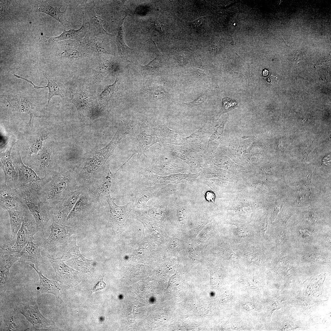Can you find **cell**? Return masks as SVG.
<instances>
[{"label": "cell", "mask_w": 331, "mask_h": 331, "mask_svg": "<svg viewBox=\"0 0 331 331\" xmlns=\"http://www.w3.org/2000/svg\"><path fill=\"white\" fill-rule=\"evenodd\" d=\"M74 173V168H67L56 171L48 178L43 177L41 185L37 192L40 200L51 208L75 190Z\"/></svg>", "instance_id": "1"}, {"label": "cell", "mask_w": 331, "mask_h": 331, "mask_svg": "<svg viewBox=\"0 0 331 331\" xmlns=\"http://www.w3.org/2000/svg\"><path fill=\"white\" fill-rule=\"evenodd\" d=\"M17 189L40 230L45 235V228L51 225L53 219L51 208L40 200L36 191L29 188Z\"/></svg>", "instance_id": "2"}, {"label": "cell", "mask_w": 331, "mask_h": 331, "mask_svg": "<svg viewBox=\"0 0 331 331\" xmlns=\"http://www.w3.org/2000/svg\"><path fill=\"white\" fill-rule=\"evenodd\" d=\"M24 216L21 227L17 234L16 243L7 248L10 250L20 253L29 242L35 239L34 236L40 230L27 206L23 210Z\"/></svg>", "instance_id": "3"}, {"label": "cell", "mask_w": 331, "mask_h": 331, "mask_svg": "<svg viewBox=\"0 0 331 331\" xmlns=\"http://www.w3.org/2000/svg\"><path fill=\"white\" fill-rule=\"evenodd\" d=\"M12 160L18 171L17 189L29 188L37 192L41 185L43 178L40 177L32 168L23 163L18 150L13 156Z\"/></svg>", "instance_id": "4"}, {"label": "cell", "mask_w": 331, "mask_h": 331, "mask_svg": "<svg viewBox=\"0 0 331 331\" xmlns=\"http://www.w3.org/2000/svg\"><path fill=\"white\" fill-rule=\"evenodd\" d=\"M0 98L6 100L11 108L16 112L29 114L30 119L29 124H31L33 116L41 117L44 115L43 109L31 102L28 97L23 93L15 95L1 94Z\"/></svg>", "instance_id": "5"}, {"label": "cell", "mask_w": 331, "mask_h": 331, "mask_svg": "<svg viewBox=\"0 0 331 331\" xmlns=\"http://www.w3.org/2000/svg\"><path fill=\"white\" fill-rule=\"evenodd\" d=\"M132 139L133 154L128 160L136 153L139 158L142 154L147 157L145 154L146 150L158 142L153 130H151L149 127L144 124L134 128Z\"/></svg>", "instance_id": "6"}, {"label": "cell", "mask_w": 331, "mask_h": 331, "mask_svg": "<svg viewBox=\"0 0 331 331\" xmlns=\"http://www.w3.org/2000/svg\"><path fill=\"white\" fill-rule=\"evenodd\" d=\"M105 196L109 208L108 226L112 228L116 233H120L125 220L135 207V204L130 202L124 206H118L114 202L116 199L111 197L110 194Z\"/></svg>", "instance_id": "7"}, {"label": "cell", "mask_w": 331, "mask_h": 331, "mask_svg": "<svg viewBox=\"0 0 331 331\" xmlns=\"http://www.w3.org/2000/svg\"><path fill=\"white\" fill-rule=\"evenodd\" d=\"M50 234L46 238L43 243L45 249L48 251H53L59 246L65 244L69 238L75 233V228L67 226L64 224L56 221L53 218L49 226Z\"/></svg>", "instance_id": "8"}, {"label": "cell", "mask_w": 331, "mask_h": 331, "mask_svg": "<svg viewBox=\"0 0 331 331\" xmlns=\"http://www.w3.org/2000/svg\"><path fill=\"white\" fill-rule=\"evenodd\" d=\"M16 142L13 139H9L5 149L0 153V166L5 174V184L17 189L18 171L13 163L11 154L12 147Z\"/></svg>", "instance_id": "9"}, {"label": "cell", "mask_w": 331, "mask_h": 331, "mask_svg": "<svg viewBox=\"0 0 331 331\" xmlns=\"http://www.w3.org/2000/svg\"><path fill=\"white\" fill-rule=\"evenodd\" d=\"M15 311L24 316L34 328L36 325H40L45 327L54 324L53 321L45 318L41 314L36 301L32 297L27 303L17 304Z\"/></svg>", "instance_id": "10"}, {"label": "cell", "mask_w": 331, "mask_h": 331, "mask_svg": "<svg viewBox=\"0 0 331 331\" xmlns=\"http://www.w3.org/2000/svg\"><path fill=\"white\" fill-rule=\"evenodd\" d=\"M82 192L81 189L70 192L51 208L53 218L56 221L62 224L66 223L69 214Z\"/></svg>", "instance_id": "11"}, {"label": "cell", "mask_w": 331, "mask_h": 331, "mask_svg": "<svg viewBox=\"0 0 331 331\" xmlns=\"http://www.w3.org/2000/svg\"><path fill=\"white\" fill-rule=\"evenodd\" d=\"M0 207L6 209L22 210L26 205L17 189L13 188L5 183H1Z\"/></svg>", "instance_id": "12"}, {"label": "cell", "mask_w": 331, "mask_h": 331, "mask_svg": "<svg viewBox=\"0 0 331 331\" xmlns=\"http://www.w3.org/2000/svg\"><path fill=\"white\" fill-rule=\"evenodd\" d=\"M211 127L208 121L201 128L189 136L184 138L183 146L197 152L204 151L211 134Z\"/></svg>", "instance_id": "13"}, {"label": "cell", "mask_w": 331, "mask_h": 331, "mask_svg": "<svg viewBox=\"0 0 331 331\" xmlns=\"http://www.w3.org/2000/svg\"><path fill=\"white\" fill-rule=\"evenodd\" d=\"M83 14V22L80 29L77 30L70 29L68 30L65 29L62 33L56 37L42 36L39 38L40 41L48 44H53L63 40H74L78 41L83 38L89 32V29L88 21H87L85 15Z\"/></svg>", "instance_id": "14"}, {"label": "cell", "mask_w": 331, "mask_h": 331, "mask_svg": "<svg viewBox=\"0 0 331 331\" xmlns=\"http://www.w3.org/2000/svg\"><path fill=\"white\" fill-rule=\"evenodd\" d=\"M86 11L84 13L89 18V32L95 36L106 35L112 36H113L108 32L104 29L102 23L103 21L100 16L97 14L95 10V3L93 1H85L83 2Z\"/></svg>", "instance_id": "15"}, {"label": "cell", "mask_w": 331, "mask_h": 331, "mask_svg": "<svg viewBox=\"0 0 331 331\" xmlns=\"http://www.w3.org/2000/svg\"><path fill=\"white\" fill-rule=\"evenodd\" d=\"M158 142L161 144L183 146V135L178 130H172L164 125H158L153 129Z\"/></svg>", "instance_id": "16"}, {"label": "cell", "mask_w": 331, "mask_h": 331, "mask_svg": "<svg viewBox=\"0 0 331 331\" xmlns=\"http://www.w3.org/2000/svg\"><path fill=\"white\" fill-rule=\"evenodd\" d=\"M47 257L54 270L58 281L67 284L75 278L77 272L64 263L65 260L63 256L54 258L48 255Z\"/></svg>", "instance_id": "17"}, {"label": "cell", "mask_w": 331, "mask_h": 331, "mask_svg": "<svg viewBox=\"0 0 331 331\" xmlns=\"http://www.w3.org/2000/svg\"><path fill=\"white\" fill-rule=\"evenodd\" d=\"M36 272L38 275L40 283L37 289L38 293L41 294L44 293H49L53 294L56 299V306H58L63 302L59 293V291L61 287L58 282L56 281L48 279L45 277L42 272L38 271L36 268L34 264L28 263Z\"/></svg>", "instance_id": "18"}, {"label": "cell", "mask_w": 331, "mask_h": 331, "mask_svg": "<svg viewBox=\"0 0 331 331\" xmlns=\"http://www.w3.org/2000/svg\"><path fill=\"white\" fill-rule=\"evenodd\" d=\"M0 285L4 284L7 279L10 270L21 257L20 252H13L8 248L0 247Z\"/></svg>", "instance_id": "19"}, {"label": "cell", "mask_w": 331, "mask_h": 331, "mask_svg": "<svg viewBox=\"0 0 331 331\" xmlns=\"http://www.w3.org/2000/svg\"><path fill=\"white\" fill-rule=\"evenodd\" d=\"M103 35L95 36L89 32L84 38L78 41L86 53L108 52V49L102 38Z\"/></svg>", "instance_id": "20"}, {"label": "cell", "mask_w": 331, "mask_h": 331, "mask_svg": "<svg viewBox=\"0 0 331 331\" xmlns=\"http://www.w3.org/2000/svg\"><path fill=\"white\" fill-rule=\"evenodd\" d=\"M62 256L65 261L73 264L75 263L80 266L82 269V268L84 271L89 270L90 267L91 260L86 259L82 255L79 246L76 244V239L68 245Z\"/></svg>", "instance_id": "21"}, {"label": "cell", "mask_w": 331, "mask_h": 331, "mask_svg": "<svg viewBox=\"0 0 331 331\" xmlns=\"http://www.w3.org/2000/svg\"><path fill=\"white\" fill-rule=\"evenodd\" d=\"M41 246L40 244L29 242L20 252L21 257L19 261L25 264L33 263L38 267L44 262L40 252Z\"/></svg>", "instance_id": "22"}, {"label": "cell", "mask_w": 331, "mask_h": 331, "mask_svg": "<svg viewBox=\"0 0 331 331\" xmlns=\"http://www.w3.org/2000/svg\"><path fill=\"white\" fill-rule=\"evenodd\" d=\"M69 3L63 12L60 11L61 7H53L46 1L38 2L34 6V10L35 12H42L49 15L60 23L65 29H68L70 26L66 18V14Z\"/></svg>", "instance_id": "23"}, {"label": "cell", "mask_w": 331, "mask_h": 331, "mask_svg": "<svg viewBox=\"0 0 331 331\" xmlns=\"http://www.w3.org/2000/svg\"><path fill=\"white\" fill-rule=\"evenodd\" d=\"M58 49V55L60 57L75 59L86 53L79 42L74 40H68L61 42Z\"/></svg>", "instance_id": "24"}, {"label": "cell", "mask_w": 331, "mask_h": 331, "mask_svg": "<svg viewBox=\"0 0 331 331\" xmlns=\"http://www.w3.org/2000/svg\"><path fill=\"white\" fill-rule=\"evenodd\" d=\"M96 184L91 188L90 191L97 201L99 202L100 197L102 194L105 195V196L110 193L112 185L113 179L112 176L109 170L106 174L100 177V179L96 180Z\"/></svg>", "instance_id": "25"}, {"label": "cell", "mask_w": 331, "mask_h": 331, "mask_svg": "<svg viewBox=\"0 0 331 331\" xmlns=\"http://www.w3.org/2000/svg\"><path fill=\"white\" fill-rule=\"evenodd\" d=\"M158 190L154 187L144 186L138 189L135 193V207L142 208L146 207L147 202L157 196Z\"/></svg>", "instance_id": "26"}, {"label": "cell", "mask_w": 331, "mask_h": 331, "mask_svg": "<svg viewBox=\"0 0 331 331\" xmlns=\"http://www.w3.org/2000/svg\"><path fill=\"white\" fill-rule=\"evenodd\" d=\"M162 144L167 152L171 155L191 161L196 157V152L189 148L182 145H175L171 144Z\"/></svg>", "instance_id": "27"}, {"label": "cell", "mask_w": 331, "mask_h": 331, "mask_svg": "<svg viewBox=\"0 0 331 331\" xmlns=\"http://www.w3.org/2000/svg\"><path fill=\"white\" fill-rule=\"evenodd\" d=\"M13 75L15 77L23 79L29 83L31 84L33 86L34 88L36 89H39L43 88H48V89L49 93L48 96V101L47 104V106H48L51 99L53 97L55 96H58L62 98L64 97L63 93L59 85L50 77L48 76L46 77V78L48 81L47 86H39L35 85L32 81L30 80L23 78L14 73L13 74Z\"/></svg>", "instance_id": "28"}, {"label": "cell", "mask_w": 331, "mask_h": 331, "mask_svg": "<svg viewBox=\"0 0 331 331\" xmlns=\"http://www.w3.org/2000/svg\"><path fill=\"white\" fill-rule=\"evenodd\" d=\"M24 209L22 210L12 209L7 210L9 215L11 230V240H12L15 238L16 235L21 227L24 216Z\"/></svg>", "instance_id": "29"}, {"label": "cell", "mask_w": 331, "mask_h": 331, "mask_svg": "<svg viewBox=\"0 0 331 331\" xmlns=\"http://www.w3.org/2000/svg\"><path fill=\"white\" fill-rule=\"evenodd\" d=\"M226 122L224 119L221 124L214 130L210 136L204 150L206 152H215L223 137V131Z\"/></svg>", "instance_id": "30"}, {"label": "cell", "mask_w": 331, "mask_h": 331, "mask_svg": "<svg viewBox=\"0 0 331 331\" xmlns=\"http://www.w3.org/2000/svg\"><path fill=\"white\" fill-rule=\"evenodd\" d=\"M90 200L87 197L82 195L79 196L73 208L69 214L66 222L78 217L87 211L89 207Z\"/></svg>", "instance_id": "31"}, {"label": "cell", "mask_w": 331, "mask_h": 331, "mask_svg": "<svg viewBox=\"0 0 331 331\" xmlns=\"http://www.w3.org/2000/svg\"><path fill=\"white\" fill-rule=\"evenodd\" d=\"M127 15H125L120 21L118 27L117 35L116 38V42L119 54L122 55H127L133 50L126 44L124 40L125 30L123 23L125 17Z\"/></svg>", "instance_id": "32"}, {"label": "cell", "mask_w": 331, "mask_h": 331, "mask_svg": "<svg viewBox=\"0 0 331 331\" xmlns=\"http://www.w3.org/2000/svg\"><path fill=\"white\" fill-rule=\"evenodd\" d=\"M48 133H42L35 137L29 146L27 156L30 158L33 154L35 155L43 147L44 141L48 136Z\"/></svg>", "instance_id": "33"}, {"label": "cell", "mask_w": 331, "mask_h": 331, "mask_svg": "<svg viewBox=\"0 0 331 331\" xmlns=\"http://www.w3.org/2000/svg\"><path fill=\"white\" fill-rule=\"evenodd\" d=\"M69 101L75 106L80 116L85 110L87 109L89 104L88 97L82 92L73 93L72 97Z\"/></svg>", "instance_id": "34"}, {"label": "cell", "mask_w": 331, "mask_h": 331, "mask_svg": "<svg viewBox=\"0 0 331 331\" xmlns=\"http://www.w3.org/2000/svg\"><path fill=\"white\" fill-rule=\"evenodd\" d=\"M150 40L153 42L155 44V46L157 50V53L155 58L149 63L144 66H141V69L144 73H149L152 71L156 70L159 69V67L162 65V55L160 51L158 50L157 47L155 44L154 41Z\"/></svg>", "instance_id": "35"}, {"label": "cell", "mask_w": 331, "mask_h": 331, "mask_svg": "<svg viewBox=\"0 0 331 331\" xmlns=\"http://www.w3.org/2000/svg\"><path fill=\"white\" fill-rule=\"evenodd\" d=\"M242 256L250 263H253L257 265L261 264V254L257 249L253 247H249L244 249Z\"/></svg>", "instance_id": "36"}, {"label": "cell", "mask_w": 331, "mask_h": 331, "mask_svg": "<svg viewBox=\"0 0 331 331\" xmlns=\"http://www.w3.org/2000/svg\"><path fill=\"white\" fill-rule=\"evenodd\" d=\"M162 86H150L148 91L150 96L156 99H163L168 95V93L165 89V84Z\"/></svg>", "instance_id": "37"}, {"label": "cell", "mask_w": 331, "mask_h": 331, "mask_svg": "<svg viewBox=\"0 0 331 331\" xmlns=\"http://www.w3.org/2000/svg\"><path fill=\"white\" fill-rule=\"evenodd\" d=\"M2 331H15L18 327L16 324L13 315H9L1 321Z\"/></svg>", "instance_id": "38"}, {"label": "cell", "mask_w": 331, "mask_h": 331, "mask_svg": "<svg viewBox=\"0 0 331 331\" xmlns=\"http://www.w3.org/2000/svg\"><path fill=\"white\" fill-rule=\"evenodd\" d=\"M117 77L115 82L112 84L107 86L104 90L100 93V98L102 100H108L112 96L118 83V78Z\"/></svg>", "instance_id": "39"}, {"label": "cell", "mask_w": 331, "mask_h": 331, "mask_svg": "<svg viewBox=\"0 0 331 331\" xmlns=\"http://www.w3.org/2000/svg\"><path fill=\"white\" fill-rule=\"evenodd\" d=\"M223 246V248L224 256L231 261L237 262L238 260V257L231 249L229 242L226 243Z\"/></svg>", "instance_id": "40"}, {"label": "cell", "mask_w": 331, "mask_h": 331, "mask_svg": "<svg viewBox=\"0 0 331 331\" xmlns=\"http://www.w3.org/2000/svg\"><path fill=\"white\" fill-rule=\"evenodd\" d=\"M237 103V102L234 100L227 97L224 98L223 99V107L218 116L219 117L222 114L230 109L231 108L235 106Z\"/></svg>", "instance_id": "41"}, {"label": "cell", "mask_w": 331, "mask_h": 331, "mask_svg": "<svg viewBox=\"0 0 331 331\" xmlns=\"http://www.w3.org/2000/svg\"><path fill=\"white\" fill-rule=\"evenodd\" d=\"M203 17H200L198 19L191 22V28L194 31L199 33L204 30V23Z\"/></svg>", "instance_id": "42"}, {"label": "cell", "mask_w": 331, "mask_h": 331, "mask_svg": "<svg viewBox=\"0 0 331 331\" xmlns=\"http://www.w3.org/2000/svg\"><path fill=\"white\" fill-rule=\"evenodd\" d=\"M207 97V93H205L200 96L198 98L194 101L187 103H184V104H185L189 107L192 108L195 106L203 104L204 102L206 101Z\"/></svg>", "instance_id": "43"}, {"label": "cell", "mask_w": 331, "mask_h": 331, "mask_svg": "<svg viewBox=\"0 0 331 331\" xmlns=\"http://www.w3.org/2000/svg\"><path fill=\"white\" fill-rule=\"evenodd\" d=\"M235 235L241 238H248L252 235V232L249 229L245 228H238L234 230Z\"/></svg>", "instance_id": "44"}, {"label": "cell", "mask_w": 331, "mask_h": 331, "mask_svg": "<svg viewBox=\"0 0 331 331\" xmlns=\"http://www.w3.org/2000/svg\"><path fill=\"white\" fill-rule=\"evenodd\" d=\"M104 277V276H101L99 278L97 283L91 290V295L93 292L100 290L105 287L106 284L103 280Z\"/></svg>", "instance_id": "45"}, {"label": "cell", "mask_w": 331, "mask_h": 331, "mask_svg": "<svg viewBox=\"0 0 331 331\" xmlns=\"http://www.w3.org/2000/svg\"><path fill=\"white\" fill-rule=\"evenodd\" d=\"M268 221L266 218H264L260 222L258 229L260 233L263 236L267 229Z\"/></svg>", "instance_id": "46"}, {"label": "cell", "mask_w": 331, "mask_h": 331, "mask_svg": "<svg viewBox=\"0 0 331 331\" xmlns=\"http://www.w3.org/2000/svg\"><path fill=\"white\" fill-rule=\"evenodd\" d=\"M187 58L186 55H184L182 53H179L178 56V61L180 64H184L186 63L187 61Z\"/></svg>", "instance_id": "47"}, {"label": "cell", "mask_w": 331, "mask_h": 331, "mask_svg": "<svg viewBox=\"0 0 331 331\" xmlns=\"http://www.w3.org/2000/svg\"><path fill=\"white\" fill-rule=\"evenodd\" d=\"M205 198L208 201L214 203L215 195L212 191H210L207 192L205 195Z\"/></svg>", "instance_id": "48"}, {"label": "cell", "mask_w": 331, "mask_h": 331, "mask_svg": "<svg viewBox=\"0 0 331 331\" xmlns=\"http://www.w3.org/2000/svg\"><path fill=\"white\" fill-rule=\"evenodd\" d=\"M319 216L315 213L310 212L309 214L308 220L312 223L317 222L319 219Z\"/></svg>", "instance_id": "49"}, {"label": "cell", "mask_w": 331, "mask_h": 331, "mask_svg": "<svg viewBox=\"0 0 331 331\" xmlns=\"http://www.w3.org/2000/svg\"><path fill=\"white\" fill-rule=\"evenodd\" d=\"M244 307L245 308L246 310H252L253 308V306L249 303L245 304Z\"/></svg>", "instance_id": "50"}, {"label": "cell", "mask_w": 331, "mask_h": 331, "mask_svg": "<svg viewBox=\"0 0 331 331\" xmlns=\"http://www.w3.org/2000/svg\"><path fill=\"white\" fill-rule=\"evenodd\" d=\"M262 74L263 76H266L268 74V71L267 70L265 69L263 71Z\"/></svg>", "instance_id": "51"}]
</instances>
